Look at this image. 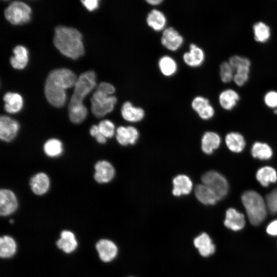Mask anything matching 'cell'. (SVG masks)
Returning <instances> with one entry per match:
<instances>
[{"mask_svg":"<svg viewBox=\"0 0 277 277\" xmlns=\"http://www.w3.org/2000/svg\"><path fill=\"white\" fill-rule=\"evenodd\" d=\"M81 2L85 8L90 11L96 9L99 5V1L98 0H83L81 1Z\"/></svg>","mask_w":277,"mask_h":277,"instance_id":"ee69618b","label":"cell"},{"mask_svg":"<svg viewBox=\"0 0 277 277\" xmlns=\"http://www.w3.org/2000/svg\"><path fill=\"white\" fill-rule=\"evenodd\" d=\"M146 2L151 6H157L163 2V0H146Z\"/></svg>","mask_w":277,"mask_h":277,"instance_id":"bcb514c9","label":"cell"},{"mask_svg":"<svg viewBox=\"0 0 277 277\" xmlns=\"http://www.w3.org/2000/svg\"><path fill=\"white\" fill-rule=\"evenodd\" d=\"M97 88L110 95H113L115 91L114 86L108 82L101 83Z\"/></svg>","mask_w":277,"mask_h":277,"instance_id":"7bdbcfd3","label":"cell"},{"mask_svg":"<svg viewBox=\"0 0 277 277\" xmlns=\"http://www.w3.org/2000/svg\"><path fill=\"white\" fill-rule=\"evenodd\" d=\"M191 105L193 110L202 119L208 120L214 115L213 108L210 104L209 100L205 97L195 96L193 98Z\"/></svg>","mask_w":277,"mask_h":277,"instance_id":"4fadbf2b","label":"cell"},{"mask_svg":"<svg viewBox=\"0 0 277 277\" xmlns=\"http://www.w3.org/2000/svg\"><path fill=\"white\" fill-rule=\"evenodd\" d=\"M13 56L10 59L12 67L16 69H23L28 62V51L26 47L17 45L13 50Z\"/></svg>","mask_w":277,"mask_h":277,"instance_id":"603a6c76","label":"cell"},{"mask_svg":"<svg viewBox=\"0 0 277 277\" xmlns=\"http://www.w3.org/2000/svg\"><path fill=\"white\" fill-rule=\"evenodd\" d=\"M96 249L101 260L104 262H109L113 260L117 253V247L111 241L102 239L96 244Z\"/></svg>","mask_w":277,"mask_h":277,"instance_id":"5bb4252c","label":"cell"},{"mask_svg":"<svg viewBox=\"0 0 277 277\" xmlns=\"http://www.w3.org/2000/svg\"><path fill=\"white\" fill-rule=\"evenodd\" d=\"M266 231L271 235H277V220L272 221L268 225Z\"/></svg>","mask_w":277,"mask_h":277,"instance_id":"f6af8a7d","label":"cell"},{"mask_svg":"<svg viewBox=\"0 0 277 277\" xmlns=\"http://www.w3.org/2000/svg\"><path fill=\"white\" fill-rule=\"evenodd\" d=\"M18 206L14 193L11 190L2 189L0 191V213L6 216L14 212Z\"/></svg>","mask_w":277,"mask_h":277,"instance_id":"30bf717a","label":"cell"},{"mask_svg":"<svg viewBox=\"0 0 277 277\" xmlns=\"http://www.w3.org/2000/svg\"><path fill=\"white\" fill-rule=\"evenodd\" d=\"M147 25L155 31H163L166 28L167 18L165 14L158 9L151 10L146 16Z\"/></svg>","mask_w":277,"mask_h":277,"instance_id":"ac0fdd59","label":"cell"},{"mask_svg":"<svg viewBox=\"0 0 277 277\" xmlns=\"http://www.w3.org/2000/svg\"><path fill=\"white\" fill-rule=\"evenodd\" d=\"M184 63L189 67H197L201 66L205 60L203 50L194 43L189 45V50L183 55Z\"/></svg>","mask_w":277,"mask_h":277,"instance_id":"2e32d148","label":"cell"},{"mask_svg":"<svg viewBox=\"0 0 277 277\" xmlns=\"http://www.w3.org/2000/svg\"><path fill=\"white\" fill-rule=\"evenodd\" d=\"M172 193L175 196L188 195L193 189V183L191 179L185 174H179L172 180Z\"/></svg>","mask_w":277,"mask_h":277,"instance_id":"9a60e30c","label":"cell"},{"mask_svg":"<svg viewBox=\"0 0 277 277\" xmlns=\"http://www.w3.org/2000/svg\"><path fill=\"white\" fill-rule=\"evenodd\" d=\"M241 199L250 222L255 226L261 224L267 215V206L262 196L254 191L248 190L242 194Z\"/></svg>","mask_w":277,"mask_h":277,"instance_id":"3957f363","label":"cell"},{"mask_svg":"<svg viewBox=\"0 0 277 277\" xmlns=\"http://www.w3.org/2000/svg\"><path fill=\"white\" fill-rule=\"evenodd\" d=\"M229 63L233 69L237 70L243 67H250V62L246 58L238 55L231 56L229 60Z\"/></svg>","mask_w":277,"mask_h":277,"instance_id":"f35d334b","label":"cell"},{"mask_svg":"<svg viewBox=\"0 0 277 277\" xmlns=\"http://www.w3.org/2000/svg\"><path fill=\"white\" fill-rule=\"evenodd\" d=\"M121 113L125 121L130 123L140 122L144 118L145 114L143 108L134 106L129 101H126L122 105Z\"/></svg>","mask_w":277,"mask_h":277,"instance_id":"e0dca14e","label":"cell"},{"mask_svg":"<svg viewBox=\"0 0 277 277\" xmlns=\"http://www.w3.org/2000/svg\"><path fill=\"white\" fill-rule=\"evenodd\" d=\"M251 154L254 157L260 160H268L272 155V151L267 144L256 142L252 146Z\"/></svg>","mask_w":277,"mask_h":277,"instance_id":"d6a6232c","label":"cell"},{"mask_svg":"<svg viewBox=\"0 0 277 277\" xmlns=\"http://www.w3.org/2000/svg\"><path fill=\"white\" fill-rule=\"evenodd\" d=\"M274 112L275 113V114H277V110H275Z\"/></svg>","mask_w":277,"mask_h":277,"instance_id":"c3c4849f","label":"cell"},{"mask_svg":"<svg viewBox=\"0 0 277 277\" xmlns=\"http://www.w3.org/2000/svg\"><path fill=\"white\" fill-rule=\"evenodd\" d=\"M264 101L267 106L271 108L277 107V92H268L265 96Z\"/></svg>","mask_w":277,"mask_h":277,"instance_id":"b9f144b4","label":"cell"},{"mask_svg":"<svg viewBox=\"0 0 277 277\" xmlns=\"http://www.w3.org/2000/svg\"><path fill=\"white\" fill-rule=\"evenodd\" d=\"M77 78L75 74L66 68L52 70L45 84L44 92L48 102L53 106L60 108L66 102V90L74 86Z\"/></svg>","mask_w":277,"mask_h":277,"instance_id":"6da1fadb","label":"cell"},{"mask_svg":"<svg viewBox=\"0 0 277 277\" xmlns=\"http://www.w3.org/2000/svg\"><path fill=\"white\" fill-rule=\"evenodd\" d=\"M249 69L250 67H243L236 70L233 80L238 86H242L247 82Z\"/></svg>","mask_w":277,"mask_h":277,"instance_id":"74e56055","label":"cell"},{"mask_svg":"<svg viewBox=\"0 0 277 277\" xmlns=\"http://www.w3.org/2000/svg\"><path fill=\"white\" fill-rule=\"evenodd\" d=\"M96 85V74L92 70L82 73L77 78L68 108L83 105L85 97Z\"/></svg>","mask_w":277,"mask_h":277,"instance_id":"277c9868","label":"cell"},{"mask_svg":"<svg viewBox=\"0 0 277 277\" xmlns=\"http://www.w3.org/2000/svg\"><path fill=\"white\" fill-rule=\"evenodd\" d=\"M233 68L229 62H223L220 65V77L224 83L230 82L233 79Z\"/></svg>","mask_w":277,"mask_h":277,"instance_id":"8d00e7d4","label":"cell"},{"mask_svg":"<svg viewBox=\"0 0 277 277\" xmlns=\"http://www.w3.org/2000/svg\"><path fill=\"white\" fill-rule=\"evenodd\" d=\"M16 244L14 240L8 235L0 239V255L2 258L12 257L16 252Z\"/></svg>","mask_w":277,"mask_h":277,"instance_id":"f1b7e54d","label":"cell"},{"mask_svg":"<svg viewBox=\"0 0 277 277\" xmlns=\"http://www.w3.org/2000/svg\"><path fill=\"white\" fill-rule=\"evenodd\" d=\"M90 101L93 114L97 117H102L113 111L117 100L113 95H108L97 88Z\"/></svg>","mask_w":277,"mask_h":277,"instance_id":"5b68a950","label":"cell"},{"mask_svg":"<svg viewBox=\"0 0 277 277\" xmlns=\"http://www.w3.org/2000/svg\"><path fill=\"white\" fill-rule=\"evenodd\" d=\"M266 200L269 211L272 213H277V188L268 193Z\"/></svg>","mask_w":277,"mask_h":277,"instance_id":"ab89813d","label":"cell"},{"mask_svg":"<svg viewBox=\"0 0 277 277\" xmlns=\"http://www.w3.org/2000/svg\"><path fill=\"white\" fill-rule=\"evenodd\" d=\"M158 67L161 73L167 77L172 76L177 70L176 61L169 55L161 57L158 61Z\"/></svg>","mask_w":277,"mask_h":277,"instance_id":"4316f807","label":"cell"},{"mask_svg":"<svg viewBox=\"0 0 277 277\" xmlns=\"http://www.w3.org/2000/svg\"><path fill=\"white\" fill-rule=\"evenodd\" d=\"M70 120L74 124L82 123L86 117L87 109L84 105L68 108Z\"/></svg>","mask_w":277,"mask_h":277,"instance_id":"e575fe53","label":"cell"},{"mask_svg":"<svg viewBox=\"0 0 277 277\" xmlns=\"http://www.w3.org/2000/svg\"><path fill=\"white\" fill-rule=\"evenodd\" d=\"M194 194L198 201L204 205H214L220 201L214 191L203 184L195 187Z\"/></svg>","mask_w":277,"mask_h":277,"instance_id":"44dd1931","label":"cell"},{"mask_svg":"<svg viewBox=\"0 0 277 277\" xmlns=\"http://www.w3.org/2000/svg\"><path fill=\"white\" fill-rule=\"evenodd\" d=\"M220 143L221 138L217 133L211 131L206 132L202 138V150L205 154H210L219 147Z\"/></svg>","mask_w":277,"mask_h":277,"instance_id":"484cf974","label":"cell"},{"mask_svg":"<svg viewBox=\"0 0 277 277\" xmlns=\"http://www.w3.org/2000/svg\"><path fill=\"white\" fill-rule=\"evenodd\" d=\"M256 178L263 186L267 187L269 183L276 182L277 173L273 168L265 166L258 170Z\"/></svg>","mask_w":277,"mask_h":277,"instance_id":"83f0119b","label":"cell"},{"mask_svg":"<svg viewBox=\"0 0 277 277\" xmlns=\"http://www.w3.org/2000/svg\"><path fill=\"white\" fill-rule=\"evenodd\" d=\"M31 8L26 3L21 1L12 2L5 10L6 19L15 25L28 23L31 17Z\"/></svg>","mask_w":277,"mask_h":277,"instance_id":"8992f818","label":"cell"},{"mask_svg":"<svg viewBox=\"0 0 277 277\" xmlns=\"http://www.w3.org/2000/svg\"><path fill=\"white\" fill-rule=\"evenodd\" d=\"M57 246L65 253H69L75 250L77 242L73 232L69 230H64L61 233V237L56 242Z\"/></svg>","mask_w":277,"mask_h":277,"instance_id":"d4e9b609","label":"cell"},{"mask_svg":"<svg viewBox=\"0 0 277 277\" xmlns=\"http://www.w3.org/2000/svg\"><path fill=\"white\" fill-rule=\"evenodd\" d=\"M10 222L11 223H13V220H10Z\"/></svg>","mask_w":277,"mask_h":277,"instance_id":"7dc6e473","label":"cell"},{"mask_svg":"<svg viewBox=\"0 0 277 277\" xmlns=\"http://www.w3.org/2000/svg\"><path fill=\"white\" fill-rule=\"evenodd\" d=\"M30 186L34 194L37 195H43L47 193L49 189V178L46 173L39 172L31 177Z\"/></svg>","mask_w":277,"mask_h":277,"instance_id":"d6986e66","label":"cell"},{"mask_svg":"<svg viewBox=\"0 0 277 277\" xmlns=\"http://www.w3.org/2000/svg\"><path fill=\"white\" fill-rule=\"evenodd\" d=\"M139 135L137 129L131 126H121L116 130V141L123 146L134 145L138 140Z\"/></svg>","mask_w":277,"mask_h":277,"instance_id":"7c38bea8","label":"cell"},{"mask_svg":"<svg viewBox=\"0 0 277 277\" xmlns=\"http://www.w3.org/2000/svg\"><path fill=\"white\" fill-rule=\"evenodd\" d=\"M94 178L98 183L105 184L111 181L115 174L113 165L108 161H98L95 165Z\"/></svg>","mask_w":277,"mask_h":277,"instance_id":"8fae6325","label":"cell"},{"mask_svg":"<svg viewBox=\"0 0 277 277\" xmlns=\"http://www.w3.org/2000/svg\"><path fill=\"white\" fill-rule=\"evenodd\" d=\"M244 215L234 208L228 209L226 213L224 225L228 228L234 231L242 229L245 226Z\"/></svg>","mask_w":277,"mask_h":277,"instance_id":"ffe728a7","label":"cell"},{"mask_svg":"<svg viewBox=\"0 0 277 277\" xmlns=\"http://www.w3.org/2000/svg\"><path fill=\"white\" fill-rule=\"evenodd\" d=\"M228 148L234 152H241L245 147V142L243 136L239 133L231 132L225 138Z\"/></svg>","mask_w":277,"mask_h":277,"instance_id":"f546056e","label":"cell"},{"mask_svg":"<svg viewBox=\"0 0 277 277\" xmlns=\"http://www.w3.org/2000/svg\"><path fill=\"white\" fill-rule=\"evenodd\" d=\"M239 100V94L232 89L223 91L219 96V102L221 106L226 110H230L233 108Z\"/></svg>","mask_w":277,"mask_h":277,"instance_id":"4dcf8cb0","label":"cell"},{"mask_svg":"<svg viewBox=\"0 0 277 277\" xmlns=\"http://www.w3.org/2000/svg\"><path fill=\"white\" fill-rule=\"evenodd\" d=\"M254 39L259 42H265L270 37V31L269 27L263 22L255 24L253 27Z\"/></svg>","mask_w":277,"mask_h":277,"instance_id":"836d02e7","label":"cell"},{"mask_svg":"<svg viewBox=\"0 0 277 277\" xmlns=\"http://www.w3.org/2000/svg\"><path fill=\"white\" fill-rule=\"evenodd\" d=\"M43 149L47 156L51 157H57L63 153V144L58 139L51 138L45 143Z\"/></svg>","mask_w":277,"mask_h":277,"instance_id":"1f68e13d","label":"cell"},{"mask_svg":"<svg viewBox=\"0 0 277 277\" xmlns=\"http://www.w3.org/2000/svg\"><path fill=\"white\" fill-rule=\"evenodd\" d=\"M19 129V124L9 116L1 115L0 117V138L6 142L12 141L16 137Z\"/></svg>","mask_w":277,"mask_h":277,"instance_id":"9c48e42d","label":"cell"},{"mask_svg":"<svg viewBox=\"0 0 277 277\" xmlns=\"http://www.w3.org/2000/svg\"><path fill=\"white\" fill-rule=\"evenodd\" d=\"M201 180L202 184L214 191L220 200L227 194L229 188L228 182L218 172L213 170L207 171L202 176Z\"/></svg>","mask_w":277,"mask_h":277,"instance_id":"52a82bcc","label":"cell"},{"mask_svg":"<svg viewBox=\"0 0 277 277\" xmlns=\"http://www.w3.org/2000/svg\"><path fill=\"white\" fill-rule=\"evenodd\" d=\"M81 33L76 29L59 26L55 29L53 43L62 54L76 60L85 53Z\"/></svg>","mask_w":277,"mask_h":277,"instance_id":"7a4b0ae2","label":"cell"},{"mask_svg":"<svg viewBox=\"0 0 277 277\" xmlns=\"http://www.w3.org/2000/svg\"><path fill=\"white\" fill-rule=\"evenodd\" d=\"M98 126L101 133L106 138L113 137L116 132L114 123L108 120H102L99 123Z\"/></svg>","mask_w":277,"mask_h":277,"instance_id":"d590c367","label":"cell"},{"mask_svg":"<svg viewBox=\"0 0 277 277\" xmlns=\"http://www.w3.org/2000/svg\"><path fill=\"white\" fill-rule=\"evenodd\" d=\"M5 110L8 113L14 114L20 111L23 106L22 96L17 93L7 92L3 96Z\"/></svg>","mask_w":277,"mask_h":277,"instance_id":"cb8c5ba5","label":"cell"},{"mask_svg":"<svg viewBox=\"0 0 277 277\" xmlns=\"http://www.w3.org/2000/svg\"><path fill=\"white\" fill-rule=\"evenodd\" d=\"M193 243L200 254L204 257H207L215 251V246L209 236L206 233H203L195 238Z\"/></svg>","mask_w":277,"mask_h":277,"instance_id":"7402d4cb","label":"cell"},{"mask_svg":"<svg viewBox=\"0 0 277 277\" xmlns=\"http://www.w3.org/2000/svg\"><path fill=\"white\" fill-rule=\"evenodd\" d=\"M91 135L95 138L96 141L100 144H105L107 138L101 133L98 125H94L90 129Z\"/></svg>","mask_w":277,"mask_h":277,"instance_id":"60d3db41","label":"cell"},{"mask_svg":"<svg viewBox=\"0 0 277 277\" xmlns=\"http://www.w3.org/2000/svg\"><path fill=\"white\" fill-rule=\"evenodd\" d=\"M161 43L167 49L171 51H175L183 45L184 38L175 28L169 27L163 31Z\"/></svg>","mask_w":277,"mask_h":277,"instance_id":"ba28073f","label":"cell"}]
</instances>
